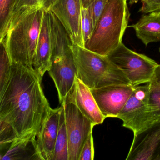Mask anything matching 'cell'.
<instances>
[{
	"instance_id": "14",
	"label": "cell",
	"mask_w": 160,
	"mask_h": 160,
	"mask_svg": "<svg viewBox=\"0 0 160 160\" xmlns=\"http://www.w3.org/2000/svg\"><path fill=\"white\" fill-rule=\"evenodd\" d=\"M62 106L50 109L40 133L37 138L39 151L43 160H51L59 127Z\"/></svg>"
},
{
	"instance_id": "13",
	"label": "cell",
	"mask_w": 160,
	"mask_h": 160,
	"mask_svg": "<svg viewBox=\"0 0 160 160\" xmlns=\"http://www.w3.org/2000/svg\"><path fill=\"white\" fill-rule=\"evenodd\" d=\"M51 59L50 18L49 12L44 10L33 61V68L42 78L46 72L50 70Z\"/></svg>"
},
{
	"instance_id": "23",
	"label": "cell",
	"mask_w": 160,
	"mask_h": 160,
	"mask_svg": "<svg viewBox=\"0 0 160 160\" xmlns=\"http://www.w3.org/2000/svg\"><path fill=\"white\" fill-rule=\"evenodd\" d=\"M94 156L93 139L91 132L83 145L78 160H93Z\"/></svg>"
},
{
	"instance_id": "18",
	"label": "cell",
	"mask_w": 160,
	"mask_h": 160,
	"mask_svg": "<svg viewBox=\"0 0 160 160\" xmlns=\"http://www.w3.org/2000/svg\"><path fill=\"white\" fill-rule=\"evenodd\" d=\"M149 84L148 111L144 128L160 120V88L152 82Z\"/></svg>"
},
{
	"instance_id": "5",
	"label": "cell",
	"mask_w": 160,
	"mask_h": 160,
	"mask_svg": "<svg viewBox=\"0 0 160 160\" xmlns=\"http://www.w3.org/2000/svg\"><path fill=\"white\" fill-rule=\"evenodd\" d=\"M107 57L133 87L149 83L158 65L150 58L127 48L122 42Z\"/></svg>"
},
{
	"instance_id": "9",
	"label": "cell",
	"mask_w": 160,
	"mask_h": 160,
	"mask_svg": "<svg viewBox=\"0 0 160 160\" xmlns=\"http://www.w3.org/2000/svg\"><path fill=\"white\" fill-rule=\"evenodd\" d=\"M126 160H160V120L134 134Z\"/></svg>"
},
{
	"instance_id": "21",
	"label": "cell",
	"mask_w": 160,
	"mask_h": 160,
	"mask_svg": "<svg viewBox=\"0 0 160 160\" xmlns=\"http://www.w3.org/2000/svg\"><path fill=\"white\" fill-rule=\"evenodd\" d=\"M12 62L7 52L5 43L0 42V93L2 92L9 79Z\"/></svg>"
},
{
	"instance_id": "1",
	"label": "cell",
	"mask_w": 160,
	"mask_h": 160,
	"mask_svg": "<svg viewBox=\"0 0 160 160\" xmlns=\"http://www.w3.org/2000/svg\"><path fill=\"white\" fill-rule=\"evenodd\" d=\"M34 70L12 63L7 84L0 93V134L13 141L36 138L51 108Z\"/></svg>"
},
{
	"instance_id": "24",
	"label": "cell",
	"mask_w": 160,
	"mask_h": 160,
	"mask_svg": "<svg viewBox=\"0 0 160 160\" xmlns=\"http://www.w3.org/2000/svg\"><path fill=\"white\" fill-rule=\"evenodd\" d=\"M108 1V0H95L94 2L89 7L94 28L102 14Z\"/></svg>"
},
{
	"instance_id": "7",
	"label": "cell",
	"mask_w": 160,
	"mask_h": 160,
	"mask_svg": "<svg viewBox=\"0 0 160 160\" xmlns=\"http://www.w3.org/2000/svg\"><path fill=\"white\" fill-rule=\"evenodd\" d=\"M61 104L64 109L69 145V160H78L85 141L95 125L67 95Z\"/></svg>"
},
{
	"instance_id": "17",
	"label": "cell",
	"mask_w": 160,
	"mask_h": 160,
	"mask_svg": "<svg viewBox=\"0 0 160 160\" xmlns=\"http://www.w3.org/2000/svg\"><path fill=\"white\" fill-rule=\"evenodd\" d=\"M62 106L59 127L51 160H69V145L64 109Z\"/></svg>"
},
{
	"instance_id": "6",
	"label": "cell",
	"mask_w": 160,
	"mask_h": 160,
	"mask_svg": "<svg viewBox=\"0 0 160 160\" xmlns=\"http://www.w3.org/2000/svg\"><path fill=\"white\" fill-rule=\"evenodd\" d=\"M72 46L59 44L51 47V65L48 71L58 90L61 104L72 90L77 69Z\"/></svg>"
},
{
	"instance_id": "29",
	"label": "cell",
	"mask_w": 160,
	"mask_h": 160,
	"mask_svg": "<svg viewBox=\"0 0 160 160\" xmlns=\"http://www.w3.org/2000/svg\"><path fill=\"white\" fill-rule=\"evenodd\" d=\"M159 51H160V48H159Z\"/></svg>"
},
{
	"instance_id": "26",
	"label": "cell",
	"mask_w": 160,
	"mask_h": 160,
	"mask_svg": "<svg viewBox=\"0 0 160 160\" xmlns=\"http://www.w3.org/2000/svg\"><path fill=\"white\" fill-rule=\"evenodd\" d=\"M150 82L154 83L160 88V64H158L155 68L154 73Z\"/></svg>"
},
{
	"instance_id": "12",
	"label": "cell",
	"mask_w": 160,
	"mask_h": 160,
	"mask_svg": "<svg viewBox=\"0 0 160 160\" xmlns=\"http://www.w3.org/2000/svg\"><path fill=\"white\" fill-rule=\"evenodd\" d=\"M68 96L94 125L103 122L105 118L102 114L91 90L77 78Z\"/></svg>"
},
{
	"instance_id": "10",
	"label": "cell",
	"mask_w": 160,
	"mask_h": 160,
	"mask_svg": "<svg viewBox=\"0 0 160 160\" xmlns=\"http://www.w3.org/2000/svg\"><path fill=\"white\" fill-rule=\"evenodd\" d=\"M133 86L113 85L90 89L103 116L117 118L130 98Z\"/></svg>"
},
{
	"instance_id": "27",
	"label": "cell",
	"mask_w": 160,
	"mask_h": 160,
	"mask_svg": "<svg viewBox=\"0 0 160 160\" xmlns=\"http://www.w3.org/2000/svg\"><path fill=\"white\" fill-rule=\"evenodd\" d=\"M95 0H81L82 8H88L94 2Z\"/></svg>"
},
{
	"instance_id": "8",
	"label": "cell",
	"mask_w": 160,
	"mask_h": 160,
	"mask_svg": "<svg viewBox=\"0 0 160 160\" xmlns=\"http://www.w3.org/2000/svg\"><path fill=\"white\" fill-rule=\"evenodd\" d=\"M149 84L135 86L132 92L117 118L122 121V126L136 133L144 129L148 111Z\"/></svg>"
},
{
	"instance_id": "28",
	"label": "cell",
	"mask_w": 160,
	"mask_h": 160,
	"mask_svg": "<svg viewBox=\"0 0 160 160\" xmlns=\"http://www.w3.org/2000/svg\"><path fill=\"white\" fill-rule=\"evenodd\" d=\"M138 1H139V0H131V2H130V3H131V4H132V3L137 2Z\"/></svg>"
},
{
	"instance_id": "3",
	"label": "cell",
	"mask_w": 160,
	"mask_h": 160,
	"mask_svg": "<svg viewBox=\"0 0 160 160\" xmlns=\"http://www.w3.org/2000/svg\"><path fill=\"white\" fill-rule=\"evenodd\" d=\"M127 0H108L85 48L108 56L122 42L130 14Z\"/></svg>"
},
{
	"instance_id": "4",
	"label": "cell",
	"mask_w": 160,
	"mask_h": 160,
	"mask_svg": "<svg viewBox=\"0 0 160 160\" xmlns=\"http://www.w3.org/2000/svg\"><path fill=\"white\" fill-rule=\"evenodd\" d=\"M72 49L76 67V78L90 89L110 85H131L122 71L107 56L74 44Z\"/></svg>"
},
{
	"instance_id": "20",
	"label": "cell",
	"mask_w": 160,
	"mask_h": 160,
	"mask_svg": "<svg viewBox=\"0 0 160 160\" xmlns=\"http://www.w3.org/2000/svg\"><path fill=\"white\" fill-rule=\"evenodd\" d=\"M15 0H0V41L5 39Z\"/></svg>"
},
{
	"instance_id": "16",
	"label": "cell",
	"mask_w": 160,
	"mask_h": 160,
	"mask_svg": "<svg viewBox=\"0 0 160 160\" xmlns=\"http://www.w3.org/2000/svg\"><path fill=\"white\" fill-rule=\"evenodd\" d=\"M136 35L145 46L160 41V12H152L143 16L131 26Z\"/></svg>"
},
{
	"instance_id": "19",
	"label": "cell",
	"mask_w": 160,
	"mask_h": 160,
	"mask_svg": "<svg viewBox=\"0 0 160 160\" xmlns=\"http://www.w3.org/2000/svg\"><path fill=\"white\" fill-rule=\"evenodd\" d=\"M56 1V0H15L13 7L11 20L20 13L35 7H41L45 10L50 11Z\"/></svg>"
},
{
	"instance_id": "15",
	"label": "cell",
	"mask_w": 160,
	"mask_h": 160,
	"mask_svg": "<svg viewBox=\"0 0 160 160\" xmlns=\"http://www.w3.org/2000/svg\"><path fill=\"white\" fill-rule=\"evenodd\" d=\"M1 160H43L36 138H16L12 142L0 144Z\"/></svg>"
},
{
	"instance_id": "2",
	"label": "cell",
	"mask_w": 160,
	"mask_h": 160,
	"mask_svg": "<svg viewBox=\"0 0 160 160\" xmlns=\"http://www.w3.org/2000/svg\"><path fill=\"white\" fill-rule=\"evenodd\" d=\"M44 11L41 7L31 8L11 20L7 34L2 41L5 43L12 63L33 67Z\"/></svg>"
},
{
	"instance_id": "25",
	"label": "cell",
	"mask_w": 160,
	"mask_h": 160,
	"mask_svg": "<svg viewBox=\"0 0 160 160\" xmlns=\"http://www.w3.org/2000/svg\"><path fill=\"white\" fill-rule=\"evenodd\" d=\"M142 3L139 12L144 14L160 12V0H140Z\"/></svg>"
},
{
	"instance_id": "22",
	"label": "cell",
	"mask_w": 160,
	"mask_h": 160,
	"mask_svg": "<svg viewBox=\"0 0 160 160\" xmlns=\"http://www.w3.org/2000/svg\"><path fill=\"white\" fill-rule=\"evenodd\" d=\"M94 27L89 8H82L81 11V29L84 47L90 39Z\"/></svg>"
},
{
	"instance_id": "11",
	"label": "cell",
	"mask_w": 160,
	"mask_h": 160,
	"mask_svg": "<svg viewBox=\"0 0 160 160\" xmlns=\"http://www.w3.org/2000/svg\"><path fill=\"white\" fill-rule=\"evenodd\" d=\"M81 0H56L51 11L61 22L74 44L84 48Z\"/></svg>"
}]
</instances>
